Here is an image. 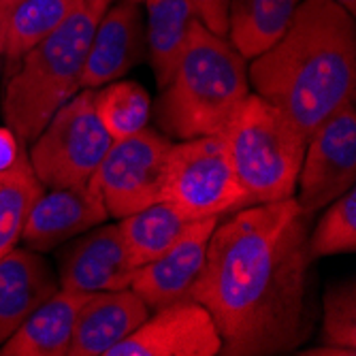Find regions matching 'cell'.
I'll use <instances>...</instances> for the list:
<instances>
[{
  "label": "cell",
  "mask_w": 356,
  "mask_h": 356,
  "mask_svg": "<svg viewBox=\"0 0 356 356\" xmlns=\"http://www.w3.org/2000/svg\"><path fill=\"white\" fill-rule=\"evenodd\" d=\"M90 293L58 288L0 346L3 356H69L75 322Z\"/></svg>",
  "instance_id": "e0dca14e"
},
{
  "label": "cell",
  "mask_w": 356,
  "mask_h": 356,
  "mask_svg": "<svg viewBox=\"0 0 356 356\" xmlns=\"http://www.w3.org/2000/svg\"><path fill=\"white\" fill-rule=\"evenodd\" d=\"M58 288V275L41 252L13 248L0 256V346Z\"/></svg>",
  "instance_id": "2e32d148"
},
{
  "label": "cell",
  "mask_w": 356,
  "mask_h": 356,
  "mask_svg": "<svg viewBox=\"0 0 356 356\" xmlns=\"http://www.w3.org/2000/svg\"><path fill=\"white\" fill-rule=\"evenodd\" d=\"M94 107L113 141L133 137L147 128L152 101L137 81H111L94 90Z\"/></svg>",
  "instance_id": "7402d4cb"
},
{
  "label": "cell",
  "mask_w": 356,
  "mask_h": 356,
  "mask_svg": "<svg viewBox=\"0 0 356 356\" xmlns=\"http://www.w3.org/2000/svg\"><path fill=\"white\" fill-rule=\"evenodd\" d=\"M24 141L11 131V128H0V171L13 167L15 163L28 154L22 145Z\"/></svg>",
  "instance_id": "4316f807"
},
{
  "label": "cell",
  "mask_w": 356,
  "mask_h": 356,
  "mask_svg": "<svg viewBox=\"0 0 356 356\" xmlns=\"http://www.w3.org/2000/svg\"><path fill=\"white\" fill-rule=\"evenodd\" d=\"M173 141L154 128L113 141L92 175L113 218H126L165 199L167 158Z\"/></svg>",
  "instance_id": "ba28073f"
},
{
  "label": "cell",
  "mask_w": 356,
  "mask_h": 356,
  "mask_svg": "<svg viewBox=\"0 0 356 356\" xmlns=\"http://www.w3.org/2000/svg\"><path fill=\"white\" fill-rule=\"evenodd\" d=\"M309 256L325 258L356 250V190L350 188L327 205L307 241Z\"/></svg>",
  "instance_id": "cb8c5ba5"
},
{
  "label": "cell",
  "mask_w": 356,
  "mask_h": 356,
  "mask_svg": "<svg viewBox=\"0 0 356 356\" xmlns=\"http://www.w3.org/2000/svg\"><path fill=\"white\" fill-rule=\"evenodd\" d=\"M145 56V24L135 0H113L96 24L81 90L122 79Z\"/></svg>",
  "instance_id": "5bb4252c"
},
{
  "label": "cell",
  "mask_w": 356,
  "mask_h": 356,
  "mask_svg": "<svg viewBox=\"0 0 356 356\" xmlns=\"http://www.w3.org/2000/svg\"><path fill=\"white\" fill-rule=\"evenodd\" d=\"M190 3L205 28H209L220 37H226L231 0H190Z\"/></svg>",
  "instance_id": "484cf974"
},
{
  "label": "cell",
  "mask_w": 356,
  "mask_h": 356,
  "mask_svg": "<svg viewBox=\"0 0 356 356\" xmlns=\"http://www.w3.org/2000/svg\"><path fill=\"white\" fill-rule=\"evenodd\" d=\"M303 0H231L226 35L248 60L275 45Z\"/></svg>",
  "instance_id": "d6986e66"
},
{
  "label": "cell",
  "mask_w": 356,
  "mask_h": 356,
  "mask_svg": "<svg viewBox=\"0 0 356 356\" xmlns=\"http://www.w3.org/2000/svg\"><path fill=\"white\" fill-rule=\"evenodd\" d=\"M333 3H337L339 7H343L350 15L356 13V0H333Z\"/></svg>",
  "instance_id": "f1b7e54d"
},
{
  "label": "cell",
  "mask_w": 356,
  "mask_h": 356,
  "mask_svg": "<svg viewBox=\"0 0 356 356\" xmlns=\"http://www.w3.org/2000/svg\"><path fill=\"white\" fill-rule=\"evenodd\" d=\"M248 94V58L197 22L171 79L160 88L158 128L177 141L222 135Z\"/></svg>",
  "instance_id": "3957f363"
},
{
  "label": "cell",
  "mask_w": 356,
  "mask_h": 356,
  "mask_svg": "<svg viewBox=\"0 0 356 356\" xmlns=\"http://www.w3.org/2000/svg\"><path fill=\"white\" fill-rule=\"evenodd\" d=\"M222 137L245 207L295 197L307 139L280 107L248 94Z\"/></svg>",
  "instance_id": "5b68a950"
},
{
  "label": "cell",
  "mask_w": 356,
  "mask_h": 356,
  "mask_svg": "<svg viewBox=\"0 0 356 356\" xmlns=\"http://www.w3.org/2000/svg\"><path fill=\"white\" fill-rule=\"evenodd\" d=\"M109 218L101 192L92 181L69 188H45L32 203L22 241L35 252H51Z\"/></svg>",
  "instance_id": "7c38bea8"
},
{
  "label": "cell",
  "mask_w": 356,
  "mask_h": 356,
  "mask_svg": "<svg viewBox=\"0 0 356 356\" xmlns=\"http://www.w3.org/2000/svg\"><path fill=\"white\" fill-rule=\"evenodd\" d=\"M356 181V99L343 103L307 139L297 203L309 216L325 209Z\"/></svg>",
  "instance_id": "9c48e42d"
},
{
  "label": "cell",
  "mask_w": 356,
  "mask_h": 356,
  "mask_svg": "<svg viewBox=\"0 0 356 356\" xmlns=\"http://www.w3.org/2000/svg\"><path fill=\"white\" fill-rule=\"evenodd\" d=\"M43 190L28 154L13 167L0 171V256L17 245L26 216Z\"/></svg>",
  "instance_id": "603a6c76"
},
{
  "label": "cell",
  "mask_w": 356,
  "mask_h": 356,
  "mask_svg": "<svg viewBox=\"0 0 356 356\" xmlns=\"http://www.w3.org/2000/svg\"><path fill=\"white\" fill-rule=\"evenodd\" d=\"M111 3L81 0L67 19L15 64L3 96V115L24 143L35 141L51 115L81 90L92 35Z\"/></svg>",
  "instance_id": "277c9868"
},
{
  "label": "cell",
  "mask_w": 356,
  "mask_h": 356,
  "mask_svg": "<svg viewBox=\"0 0 356 356\" xmlns=\"http://www.w3.org/2000/svg\"><path fill=\"white\" fill-rule=\"evenodd\" d=\"M218 220L192 293L213 318L226 356L297 350L314 329L309 220L295 197Z\"/></svg>",
  "instance_id": "6da1fadb"
},
{
  "label": "cell",
  "mask_w": 356,
  "mask_h": 356,
  "mask_svg": "<svg viewBox=\"0 0 356 356\" xmlns=\"http://www.w3.org/2000/svg\"><path fill=\"white\" fill-rule=\"evenodd\" d=\"M147 316V305L133 288L90 293L75 322L69 356H107Z\"/></svg>",
  "instance_id": "9a60e30c"
},
{
  "label": "cell",
  "mask_w": 356,
  "mask_h": 356,
  "mask_svg": "<svg viewBox=\"0 0 356 356\" xmlns=\"http://www.w3.org/2000/svg\"><path fill=\"white\" fill-rule=\"evenodd\" d=\"M163 201L190 220L220 218L245 207L222 135H203L171 145Z\"/></svg>",
  "instance_id": "52a82bcc"
},
{
  "label": "cell",
  "mask_w": 356,
  "mask_h": 356,
  "mask_svg": "<svg viewBox=\"0 0 356 356\" xmlns=\"http://www.w3.org/2000/svg\"><path fill=\"white\" fill-rule=\"evenodd\" d=\"M137 267L118 224H99L58 252V286L77 293L131 288Z\"/></svg>",
  "instance_id": "8fae6325"
},
{
  "label": "cell",
  "mask_w": 356,
  "mask_h": 356,
  "mask_svg": "<svg viewBox=\"0 0 356 356\" xmlns=\"http://www.w3.org/2000/svg\"><path fill=\"white\" fill-rule=\"evenodd\" d=\"M79 5L81 0H24L11 13L0 43V58L9 73L24 54L54 32Z\"/></svg>",
  "instance_id": "44dd1931"
},
{
  "label": "cell",
  "mask_w": 356,
  "mask_h": 356,
  "mask_svg": "<svg viewBox=\"0 0 356 356\" xmlns=\"http://www.w3.org/2000/svg\"><path fill=\"white\" fill-rule=\"evenodd\" d=\"M197 220L186 218L169 201H158L137 213L120 218L118 229L135 267L147 265L171 250Z\"/></svg>",
  "instance_id": "ffe728a7"
},
{
  "label": "cell",
  "mask_w": 356,
  "mask_h": 356,
  "mask_svg": "<svg viewBox=\"0 0 356 356\" xmlns=\"http://www.w3.org/2000/svg\"><path fill=\"white\" fill-rule=\"evenodd\" d=\"M147 9L145 49L158 88L171 79L199 15L190 0H143Z\"/></svg>",
  "instance_id": "ac0fdd59"
},
{
  "label": "cell",
  "mask_w": 356,
  "mask_h": 356,
  "mask_svg": "<svg viewBox=\"0 0 356 356\" xmlns=\"http://www.w3.org/2000/svg\"><path fill=\"white\" fill-rule=\"evenodd\" d=\"M248 64L250 86L305 139L356 99V24L333 0H303L282 39Z\"/></svg>",
  "instance_id": "7a4b0ae2"
},
{
  "label": "cell",
  "mask_w": 356,
  "mask_h": 356,
  "mask_svg": "<svg viewBox=\"0 0 356 356\" xmlns=\"http://www.w3.org/2000/svg\"><path fill=\"white\" fill-rule=\"evenodd\" d=\"M24 3V0H0V43H3V35H5V28L7 22L11 17V13Z\"/></svg>",
  "instance_id": "83f0119b"
},
{
  "label": "cell",
  "mask_w": 356,
  "mask_h": 356,
  "mask_svg": "<svg viewBox=\"0 0 356 356\" xmlns=\"http://www.w3.org/2000/svg\"><path fill=\"white\" fill-rule=\"evenodd\" d=\"M0 71H3V58H0Z\"/></svg>",
  "instance_id": "f546056e"
},
{
  "label": "cell",
  "mask_w": 356,
  "mask_h": 356,
  "mask_svg": "<svg viewBox=\"0 0 356 356\" xmlns=\"http://www.w3.org/2000/svg\"><path fill=\"white\" fill-rule=\"evenodd\" d=\"M135 3H143V0H135Z\"/></svg>",
  "instance_id": "4dcf8cb0"
},
{
  "label": "cell",
  "mask_w": 356,
  "mask_h": 356,
  "mask_svg": "<svg viewBox=\"0 0 356 356\" xmlns=\"http://www.w3.org/2000/svg\"><path fill=\"white\" fill-rule=\"evenodd\" d=\"M322 346L356 354V286L352 280L331 286L322 301Z\"/></svg>",
  "instance_id": "d4e9b609"
},
{
  "label": "cell",
  "mask_w": 356,
  "mask_h": 356,
  "mask_svg": "<svg viewBox=\"0 0 356 356\" xmlns=\"http://www.w3.org/2000/svg\"><path fill=\"white\" fill-rule=\"evenodd\" d=\"M220 350L211 314L199 301L186 299L156 309L107 356H216Z\"/></svg>",
  "instance_id": "30bf717a"
},
{
  "label": "cell",
  "mask_w": 356,
  "mask_h": 356,
  "mask_svg": "<svg viewBox=\"0 0 356 356\" xmlns=\"http://www.w3.org/2000/svg\"><path fill=\"white\" fill-rule=\"evenodd\" d=\"M111 143L94 107V90L83 88L51 115L28 160L43 188H69L92 179Z\"/></svg>",
  "instance_id": "8992f818"
},
{
  "label": "cell",
  "mask_w": 356,
  "mask_h": 356,
  "mask_svg": "<svg viewBox=\"0 0 356 356\" xmlns=\"http://www.w3.org/2000/svg\"><path fill=\"white\" fill-rule=\"evenodd\" d=\"M218 220L220 218L197 220L171 250L154 258L152 263L137 267L131 288L141 297L149 312L192 299L205 267L207 243Z\"/></svg>",
  "instance_id": "4fadbf2b"
}]
</instances>
